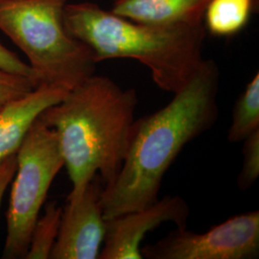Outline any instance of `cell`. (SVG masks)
<instances>
[{
	"label": "cell",
	"mask_w": 259,
	"mask_h": 259,
	"mask_svg": "<svg viewBox=\"0 0 259 259\" xmlns=\"http://www.w3.org/2000/svg\"><path fill=\"white\" fill-rule=\"evenodd\" d=\"M219 80L217 64L204 60L165 107L135 120L120 172L103 188L105 219L157 201L164 175L183 149L218 120Z\"/></svg>",
	"instance_id": "1"
},
{
	"label": "cell",
	"mask_w": 259,
	"mask_h": 259,
	"mask_svg": "<svg viewBox=\"0 0 259 259\" xmlns=\"http://www.w3.org/2000/svg\"><path fill=\"white\" fill-rule=\"evenodd\" d=\"M139 103L135 89L93 75L38 118L55 131L76 197L99 173L105 185L120 172Z\"/></svg>",
	"instance_id": "2"
},
{
	"label": "cell",
	"mask_w": 259,
	"mask_h": 259,
	"mask_svg": "<svg viewBox=\"0 0 259 259\" xmlns=\"http://www.w3.org/2000/svg\"><path fill=\"white\" fill-rule=\"evenodd\" d=\"M68 33L91 49L98 64L134 59L147 66L157 87L166 93L184 89L204 64V24L158 27L135 22L91 2L65 4Z\"/></svg>",
	"instance_id": "3"
},
{
	"label": "cell",
	"mask_w": 259,
	"mask_h": 259,
	"mask_svg": "<svg viewBox=\"0 0 259 259\" xmlns=\"http://www.w3.org/2000/svg\"><path fill=\"white\" fill-rule=\"evenodd\" d=\"M66 0H0V30L45 83L67 91L95 73L91 49L65 27Z\"/></svg>",
	"instance_id": "4"
},
{
	"label": "cell",
	"mask_w": 259,
	"mask_h": 259,
	"mask_svg": "<svg viewBox=\"0 0 259 259\" xmlns=\"http://www.w3.org/2000/svg\"><path fill=\"white\" fill-rule=\"evenodd\" d=\"M64 166L55 131L37 118L17 153L3 258H25L31 232L48 190Z\"/></svg>",
	"instance_id": "5"
},
{
	"label": "cell",
	"mask_w": 259,
	"mask_h": 259,
	"mask_svg": "<svg viewBox=\"0 0 259 259\" xmlns=\"http://www.w3.org/2000/svg\"><path fill=\"white\" fill-rule=\"evenodd\" d=\"M141 253L148 259L258 258L259 211L232 216L203 233L176 228Z\"/></svg>",
	"instance_id": "6"
},
{
	"label": "cell",
	"mask_w": 259,
	"mask_h": 259,
	"mask_svg": "<svg viewBox=\"0 0 259 259\" xmlns=\"http://www.w3.org/2000/svg\"><path fill=\"white\" fill-rule=\"evenodd\" d=\"M101 178L96 175L83 191L67 198L59 233L51 251L52 259H97L106 235Z\"/></svg>",
	"instance_id": "7"
},
{
	"label": "cell",
	"mask_w": 259,
	"mask_h": 259,
	"mask_svg": "<svg viewBox=\"0 0 259 259\" xmlns=\"http://www.w3.org/2000/svg\"><path fill=\"white\" fill-rule=\"evenodd\" d=\"M190 208L180 196L167 195L148 206L106 219L100 259H142L141 242L149 232L167 222L187 228Z\"/></svg>",
	"instance_id": "8"
},
{
	"label": "cell",
	"mask_w": 259,
	"mask_h": 259,
	"mask_svg": "<svg viewBox=\"0 0 259 259\" xmlns=\"http://www.w3.org/2000/svg\"><path fill=\"white\" fill-rule=\"evenodd\" d=\"M68 92L40 83L0 111V166L8 157L18 153L28 131L41 112L61 102Z\"/></svg>",
	"instance_id": "9"
},
{
	"label": "cell",
	"mask_w": 259,
	"mask_h": 259,
	"mask_svg": "<svg viewBox=\"0 0 259 259\" xmlns=\"http://www.w3.org/2000/svg\"><path fill=\"white\" fill-rule=\"evenodd\" d=\"M210 0H115L111 12L121 18L158 27L204 24Z\"/></svg>",
	"instance_id": "10"
},
{
	"label": "cell",
	"mask_w": 259,
	"mask_h": 259,
	"mask_svg": "<svg viewBox=\"0 0 259 259\" xmlns=\"http://www.w3.org/2000/svg\"><path fill=\"white\" fill-rule=\"evenodd\" d=\"M257 0H210L204 12V25L216 37H232L246 27Z\"/></svg>",
	"instance_id": "11"
},
{
	"label": "cell",
	"mask_w": 259,
	"mask_h": 259,
	"mask_svg": "<svg viewBox=\"0 0 259 259\" xmlns=\"http://www.w3.org/2000/svg\"><path fill=\"white\" fill-rule=\"evenodd\" d=\"M259 130V74L256 73L246 85L232 109V123L228 140L239 143Z\"/></svg>",
	"instance_id": "12"
},
{
	"label": "cell",
	"mask_w": 259,
	"mask_h": 259,
	"mask_svg": "<svg viewBox=\"0 0 259 259\" xmlns=\"http://www.w3.org/2000/svg\"><path fill=\"white\" fill-rule=\"evenodd\" d=\"M63 208L55 201L47 203L45 212L37 217L31 232L26 259L50 258L54 247Z\"/></svg>",
	"instance_id": "13"
},
{
	"label": "cell",
	"mask_w": 259,
	"mask_h": 259,
	"mask_svg": "<svg viewBox=\"0 0 259 259\" xmlns=\"http://www.w3.org/2000/svg\"><path fill=\"white\" fill-rule=\"evenodd\" d=\"M243 165L237 178L241 190H248L255 184L259 177V130L243 141Z\"/></svg>",
	"instance_id": "14"
},
{
	"label": "cell",
	"mask_w": 259,
	"mask_h": 259,
	"mask_svg": "<svg viewBox=\"0 0 259 259\" xmlns=\"http://www.w3.org/2000/svg\"><path fill=\"white\" fill-rule=\"evenodd\" d=\"M37 83L31 78L0 69V111L20 97L31 93Z\"/></svg>",
	"instance_id": "15"
},
{
	"label": "cell",
	"mask_w": 259,
	"mask_h": 259,
	"mask_svg": "<svg viewBox=\"0 0 259 259\" xmlns=\"http://www.w3.org/2000/svg\"><path fill=\"white\" fill-rule=\"evenodd\" d=\"M0 69L14 74L25 76L33 79L38 85L37 75L30 65L24 63L15 52L0 42Z\"/></svg>",
	"instance_id": "16"
},
{
	"label": "cell",
	"mask_w": 259,
	"mask_h": 259,
	"mask_svg": "<svg viewBox=\"0 0 259 259\" xmlns=\"http://www.w3.org/2000/svg\"><path fill=\"white\" fill-rule=\"evenodd\" d=\"M17 169V154L8 157L0 166V206L5 191L12 182Z\"/></svg>",
	"instance_id": "17"
}]
</instances>
